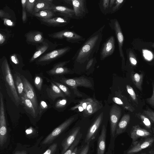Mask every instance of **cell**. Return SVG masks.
Instances as JSON below:
<instances>
[{
	"mask_svg": "<svg viewBox=\"0 0 154 154\" xmlns=\"http://www.w3.org/2000/svg\"><path fill=\"white\" fill-rule=\"evenodd\" d=\"M152 132H153V134L154 136V128H152Z\"/></svg>",
	"mask_w": 154,
	"mask_h": 154,
	"instance_id": "60",
	"label": "cell"
},
{
	"mask_svg": "<svg viewBox=\"0 0 154 154\" xmlns=\"http://www.w3.org/2000/svg\"><path fill=\"white\" fill-rule=\"evenodd\" d=\"M144 115L154 122V111L150 109L143 111Z\"/></svg>",
	"mask_w": 154,
	"mask_h": 154,
	"instance_id": "45",
	"label": "cell"
},
{
	"mask_svg": "<svg viewBox=\"0 0 154 154\" xmlns=\"http://www.w3.org/2000/svg\"><path fill=\"white\" fill-rule=\"evenodd\" d=\"M24 36L28 45L36 47L42 43L45 39L42 32L35 30L29 31L25 34Z\"/></svg>",
	"mask_w": 154,
	"mask_h": 154,
	"instance_id": "10",
	"label": "cell"
},
{
	"mask_svg": "<svg viewBox=\"0 0 154 154\" xmlns=\"http://www.w3.org/2000/svg\"><path fill=\"white\" fill-rule=\"evenodd\" d=\"M75 19L83 18L88 13L86 0H72Z\"/></svg>",
	"mask_w": 154,
	"mask_h": 154,
	"instance_id": "11",
	"label": "cell"
},
{
	"mask_svg": "<svg viewBox=\"0 0 154 154\" xmlns=\"http://www.w3.org/2000/svg\"><path fill=\"white\" fill-rule=\"evenodd\" d=\"M116 0H110L109 7V13H110L112 8Z\"/></svg>",
	"mask_w": 154,
	"mask_h": 154,
	"instance_id": "54",
	"label": "cell"
},
{
	"mask_svg": "<svg viewBox=\"0 0 154 154\" xmlns=\"http://www.w3.org/2000/svg\"><path fill=\"white\" fill-rule=\"evenodd\" d=\"M96 62V59L95 57H94L89 60L87 63L86 67V70L89 69Z\"/></svg>",
	"mask_w": 154,
	"mask_h": 154,
	"instance_id": "47",
	"label": "cell"
},
{
	"mask_svg": "<svg viewBox=\"0 0 154 154\" xmlns=\"http://www.w3.org/2000/svg\"><path fill=\"white\" fill-rule=\"evenodd\" d=\"M129 60L131 63L134 65H135L137 63V61L133 57H129Z\"/></svg>",
	"mask_w": 154,
	"mask_h": 154,
	"instance_id": "55",
	"label": "cell"
},
{
	"mask_svg": "<svg viewBox=\"0 0 154 154\" xmlns=\"http://www.w3.org/2000/svg\"><path fill=\"white\" fill-rule=\"evenodd\" d=\"M0 71L5 82L7 93L14 103L22 105L21 100L16 89L14 81L7 58L3 56L0 59Z\"/></svg>",
	"mask_w": 154,
	"mask_h": 154,
	"instance_id": "2",
	"label": "cell"
},
{
	"mask_svg": "<svg viewBox=\"0 0 154 154\" xmlns=\"http://www.w3.org/2000/svg\"><path fill=\"white\" fill-rule=\"evenodd\" d=\"M103 114L101 113L97 116L88 129L85 140V143L90 142L95 137L103 119Z\"/></svg>",
	"mask_w": 154,
	"mask_h": 154,
	"instance_id": "15",
	"label": "cell"
},
{
	"mask_svg": "<svg viewBox=\"0 0 154 154\" xmlns=\"http://www.w3.org/2000/svg\"><path fill=\"white\" fill-rule=\"evenodd\" d=\"M131 76L132 81L136 87L140 90H142L143 75L136 73L131 75Z\"/></svg>",
	"mask_w": 154,
	"mask_h": 154,
	"instance_id": "31",
	"label": "cell"
},
{
	"mask_svg": "<svg viewBox=\"0 0 154 154\" xmlns=\"http://www.w3.org/2000/svg\"><path fill=\"white\" fill-rule=\"evenodd\" d=\"M43 82V79L41 76L38 75L35 76L34 79V84L38 90H41Z\"/></svg>",
	"mask_w": 154,
	"mask_h": 154,
	"instance_id": "39",
	"label": "cell"
},
{
	"mask_svg": "<svg viewBox=\"0 0 154 154\" xmlns=\"http://www.w3.org/2000/svg\"><path fill=\"white\" fill-rule=\"evenodd\" d=\"M71 49L70 47L67 46L45 53L35 60V63L41 66L48 64L64 55Z\"/></svg>",
	"mask_w": 154,
	"mask_h": 154,
	"instance_id": "3",
	"label": "cell"
},
{
	"mask_svg": "<svg viewBox=\"0 0 154 154\" xmlns=\"http://www.w3.org/2000/svg\"><path fill=\"white\" fill-rule=\"evenodd\" d=\"M70 61V60L60 62L55 64L53 67L46 72L50 75L54 76L69 74L72 70L69 68L65 66Z\"/></svg>",
	"mask_w": 154,
	"mask_h": 154,
	"instance_id": "18",
	"label": "cell"
},
{
	"mask_svg": "<svg viewBox=\"0 0 154 154\" xmlns=\"http://www.w3.org/2000/svg\"><path fill=\"white\" fill-rule=\"evenodd\" d=\"M57 143H53L42 154H54L57 150Z\"/></svg>",
	"mask_w": 154,
	"mask_h": 154,
	"instance_id": "43",
	"label": "cell"
},
{
	"mask_svg": "<svg viewBox=\"0 0 154 154\" xmlns=\"http://www.w3.org/2000/svg\"><path fill=\"white\" fill-rule=\"evenodd\" d=\"M41 24L49 27H61L68 24L71 19L65 17H56L49 19H44L37 18Z\"/></svg>",
	"mask_w": 154,
	"mask_h": 154,
	"instance_id": "14",
	"label": "cell"
},
{
	"mask_svg": "<svg viewBox=\"0 0 154 154\" xmlns=\"http://www.w3.org/2000/svg\"><path fill=\"white\" fill-rule=\"evenodd\" d=\"M48 104L45 101H40L38 109V113L40 116L43 112L48 109Z\"/></svg>",
	"mask_w": 154,
	"mask_h": 154,
	"instance_id": "44",
	"label": "cell"
},
{
	"mask_svg": "<svg viewBox=\"0 0 154 154\" xmlns=\"http://www.w3.org/2000/svg\"><path fill=\"white\" fill-rule=\"evenodd\" d=\"M61 45L62 44H57L56 42L53 43L45 38L42 43L36 47L35 51L29 60V62H32L45 53L54 50L57 46Z\"/></svg>",
	"mask_w": 154,
	"mask_h": 154,
	"instance_id": "8",
	"label": "cell"
},
{
	"mask_svg": "<svg viewBox=\"0 0 154 154\" xmlns=\"http://www.w3.org/2000/svg\"><path fill=\"white\" fill-rule=\"evenodd\" d=\"M3 21L4 24L6 26L10 27H14L15 25L14 22L12 19L3 18L2 19Z\"/></svg>",
	"mask_w": 154,
	"mask_h": 154,
	"instance_id": "46",
	"label": "cell"
},
{
	"mask_svg": "<svg viewBox=\"0 0 154 154\" xmlns=\"http://www.w3.org/2000/svg\"><path fill=\"white\" fill-rule=\"evenodd\" d=\"M124 2L123 0H116L110 13L113 14L117 11L120 8Z\"/></svg>",
	"mask_w": 154,
	"mask_h": 154,
	"instance_id": "40",
	"label": "cell"
},
{
	"mask_svg": "<svg viewBox=\"0 0 154 154\" xmlns=\"http://www.w3.org/2000/svg\"><path fill=\"white\" fill-rule=\"evenodd\" d=\"M106 130L105 126L103 125L99 137L97 149V154H104L106 146Z\"/></svg>",
	"mask_w": 154,
	"mask_h": 154,
	"instance_id": "22",
	"label": "cell"
},
{
	"mask_svg": "<svg viewBox=\"0 0 154 154\" xmlns=\"http://www.w3.org/2000/svg\"><path fill=\"white\" fill-rule=\"evenodd\" d=\"M13 154H27L26 151H17Z\"/></svg>",
	"mask_w": 154,
	"mask_h": 154,
	"instance_id": "56",
	"label": "cell"
},
{
	"mask_svg": "<svg viewBox=\"0 0 154 154\" xmlns=\"http://www.w3.org/2000/svg\"><path fill=\"white\" fill-rule=\"evenodd\" d=\"M94 99L91 98H88L86 99H83L79 102V103L74 106L72 107L70 109L71 110H73L77 109V108L79 106L82 107L85 111L87 107L89 104L92 102Z\"/></svg>",
	"mask_w": 154,
	"mask_h": 154,
	"instance_id": "33",
	"label": "cell"
},
{
	"mask_svg": "<svg viewBox=\"0 0 154 154\" xmlns=\"http://www.w3.org/2000/svg\"><path fill=\"white\" fill-rule=\"evenodd\" d=\"M67 4L72 6V0H65L63 1Z\"/></svg>",
	"mask_w": 154,
	"mask_h": 154,
	"instance_id": "58",
	"label": "cell"
},
{
	"mask_svg": "<svg viewBox=\"0 0 154 154\" xmlns=\"http://www.w3.org/2000/svg\"><path fill=\"white\" fill-rule=\"evenodd\" d=\"M149 152L150 154H154V148L150 150Z\"/></svg>",
	"mask_w": 154,
	"mask_h": 154,
	"instance_id": "59",
	"label": "cell"
},
{
	"mask_svg": "<svg viewBox=\"0 0 154 154\" xmlns=\"http://www.w3.org/2000/svg\"><path fill=\"white\" fill-rule=\"evenodd\" d=\"M121 114V109L119 106L116 104L112 106L110 111V118L111 132L112 137L115 135L116 128Z\"/></svg>",
	"mask_w": 154,
	"mask_h": 154,
	"instance_id": "12",
	"label": "cell"
},
{
	"mask_svg": "<svg viewBox=\"0 0 154 154\" xmlns=\"http://www.w3.org/2000/svg\"><path fill=\"white\" fill-rule=\"evenodd\" d=\"M14 77L15 87L20 98L24 93V85L21 76L18 73L16 72L14 74Z\"/></svg>",
	"mask_w": 154,
	"mask_h": 154,
	"instance_id": "29",
	"label": "cell"
},
{
	"mask_svg": "<svg viewBox=\"0 0 154 154\" xmlns=\"http://www.w3.org/2000/svg\"><path fill=\"white\" fill-rule=\"evenodd\" d=\"M148 103L154 107V85H153V93L152 96L147 99Z\"/></svg>",
	"mask_w": 154,
	"mask_h": 154,
	"instance_id": "51",
	"label": "cell"
},
{
	"mask_svg": "<svg viewBox=\"0 0 154 154\" xmlns=\"http://www.w3.org/2000/svg\"><path fill=\"white\" fill-rule=\"evenodd\" d=\"M48 36L54 39H65L68 42L72 43H80L84 41L85 38L74 31L64 29L48 34Z\"/></svg>",
	"mask_w": 154,
	"mask_h": 154,
	"instance_id": "4",
	"label": "cell"
},
{
	"mask_svg": "<svg viewBox=\"0 0 154 154\" xmlns=\"http://www.w3.org/2000/svg\"><path fill=\"white\" fill-rule=\"evenodd\" d=\"M130 116L129 114L123 115L118 124L116 128V135L120 134L126 130L130 121Z\"/></svg>",
	"mask_w": 154,
	"mask_h": 154,
	"instance_id": "24",
	"label": "cell"
},
{
	"mask_svg": "<svg viewBox=\"0 0 154 154\" xmlns=\"http://www.w3.org/2000/svg\"><path fill=\"white\" fill-rule=\"evenodd\" d=\"M141 154H146V153H142Z\"/></svg>",
	"mask_w": 154,
	"mask_h": 154,
	"instance_id": "61",
	"label": "cell"
},
{
	"mask_svg": "<svg viewBox=\"0 0 154 154\" xmlns=\"http://www.w3.org/2000/svg\"><path fill=\"white\" fill-rule=\"evenodd\" d=\"M21 77L24 85V93L32 103L37 113L38 105L35 91L29 82L24 77Z\"/></svg>",
	"mask_w": 154,
	"mask_h": 154,
	"instance_id": "13",
	"label": "cell"
},
{
	"mask_svg": "<svg viewBox=\"0 0 154 154\" xmlns=\"http://www.w3.org/2000/svg\"><path fill=\"white\" fill-rule=\"evenodd\" d=\"M36 0H27L26 9V11L32 15L34 12V9Z\"/></svg>",
	"mask_w": 154,
	"mask_h": 154,
	"instance_id": "35",
	"label": "cell"
},
{
	"mask_svg": "<svg viewBox=\"0 0 154 154\" xmlns=\"http://www.w3.org/2000/svg\"><path fill=\"white\" fill-rule=\"evenodd\" d=\"M116 47L114 37L111 35L107 38L102 45L100 51V58L103 60L111 56L114 52Z\"/></svg>",
	"mask_w": 154,
	"mask_h": 154,
	"instance_id": "9",
	"label": "cell"
},
{
	"mask_svg": "<svg viewBox=\"0 0 154 154\" xmlns=\"http://www.w3.org/2000/svg\"><path fill=\"white\" fill-rule=\"evenodd\" d=\"M27 0H22L21 3L22 7V19L23 23H26L27 20L26 11V9Z\"/></svg>",
	"mask_w": 154,
	"mask_h": 154,
	"instance_id": "38",
	"label": "cell"
},
{
	"mask_svg": "<svg viewBox=\"0 0 154 154\" xmlns=\"http://www.w3.org/2000/svg\"><path fill=\"white\" fill-rule=\"evenodd\" d=\"M51 81L57 86L66 96L69 97L70 96V92L69 88L67 87L61 83L54 80H52Z\"/></svg>",
	"mask_w": 154,
	"mask_h": 154,
	"instance_id": "36",
	"label": "cell"
},
{
	"mask_svg": "<svg viewBox=\"0 0 154 154\" xmlns=\"http://www.w3.org/2000/svg\"><path fill=\"white\" fill-rule=\"evenodd\" d=\"M50 10L53 11L55 13H57L61 16L71 19H75L73 9L67 7L54 4L51 6Z\"/></svg>",
	"mask_w": 154,
	"mask_h": 154,
	"instance_id": "20",
	"label": "cell"
},
{
	"mask_svg": "<svg viewBox=\"0 0 154 154\" xmlns=\"http://www.w3.org/2000/svg\"><path fill=\"white\" fill-rule=\"evenodd\" d=\"M67 103V100L64 98L57 100L55 104V108L57 109L62 108L64 107Z\"/></svg>",
	"mask_w": 154,
	"mask_h": 154,
	"instance_id": "42",
	"label": "cell"
},
{
	"mask_svg": "<svg viewBox=\"0 0 154 154\" xmlns=\"http://www.w3.org/2000/svg\"><path fill=\"white\" fill-rule=\"evenodd\" d=\"M79 150L78 149L77 147H76L74 149V150L71 153V154H78Z\"/></svg>",
	"mask_w": 154,
	"mask_h": 154,
	"instance_id": "57",
	"label": "cell"
},
{
	"mask_svg": "<svg viewBox=\"0 0 154 154\" xmlns=\"http://www.w3.org/2000/svg\"><path fill=\"white\" fill-rule=\"evenodd\" d=\"M14 36L12 31L8 29H2L0 30V45L3 46L7 44Z\"/></svg>",
	"mask_w": 154,
	"mask_h": 154,
	"instance_id": "26",
	"label": "cell"
},
{
	"mask_svg": "<svg viewBox=\"0 0 154 154\" xmlns=\"http://www.w3.org/2000/svg\"><path fill=\"white\" fill-rule=\"evenodd\" d=\"M9 61L13 68H22L24 65L21 56L18 54L13 53L11 55Z\"/></svg>",
	"mask_w": 154,
	"mask_h": 154,
	"instance_id": "28",
	"label": "cell"
},
{
	"mask_svg": "<svg viewBox=\"0 0 154 154\" xmlns=\"http://www.w3.org/2000/svg\"></svg>",
	"mask_w": 154,
	"mask_h": 154,
	"instance_id": "62",
	"label": "cell"
},
{
	"mask_svg": "<svg viewBox=\"0 0 154 154\" xmlns=\"http://www.w3.org/2000/svg\"><path fill=\"white\" fill-rule=\"evenodd\" d=\"M80 129L81 128L79 126L74 128L63 140L61 143L62 150L61 154H63L72 145L80 132Z\"/></svg>",
	"mask_w": 154,
	"mask_h": 154,
	"instance_id": "19",
	"label": "cell"
},
{
	"mask_svg": "<svg viewBox=\"0 0 154 154\" xmlns=\"http://www.w3.org/2000/svg\"><path fill=\"white\" fill-rule=\"evenodd\" d=\"M112 99L114 102L117 104L122 105L123 106H124L125 107V106H124V104L123 102L120 98L117 97H114L112 98Z\"/></svg>",
	"mask_w": 154,
	"mask_h": 154,
	"instance_id": "52",
	"label": "cell"
},
{
	"mask_svg": "<svg viewBox=\"0 0 154 154\" xmlns=\"http://www.w3.org/2000/svg\"><path fill=\"white\" fill-rule=\"evenodd\" d=\"M20 98L22 104L26 111L34 118H35L37 116V114L31 100L28 98L24 93Z\"/></svg>",
	"mask_w": 154,
	"mask_h": 154,
	"instance_id": "23",
	"label": "cell"
},
{
	"mask_svg": "<svg viewBox=\"0 0 154 154\" xmlns=\"http://www.w3.org/2000/svg\"><path fill=\"white\" fill-rule=\"evenodd\" d=\"M105 25L92 33L78 49L72 59L75 63L83 64L96 55L103 39V32Z\"/></svg>",
	"mask_w": 154,
	"mask_h": 154,
	"instance_id": "1",
	"label": "cell"
},
{
	"mask_svg": "<svg viewBox=\"0 0 154 154\" xmlns=\"http://www.w3.org/2000/svg\"><path fill=\"white\" fill-rule=\"evenodd\" d=\"M32 15L36 18L44 19H49L53 18V17L55 16V13L51 10H45L34 13Z\"/></svg>",
	"mask_w": 154,
	"mask_h": 154,
	"instance_id": "30",
	"label": "cell"
},
{
	"mask_svg": "<svg viewBox=\"0 0 154 154\" xmlns=\"http://www.w3.org/2000/svg\"><path fill=\"white\" fill-rule=\"evenodd\" d=\"M143 55L146 59L148 60H150L152 59V55L150 51L146 50H143Z\"/></svg>",
	"mask_w": 154,
	"mask_h": 154,
	"instance_id": "49",
	"label": "cell"
},
{
	"mask_svg": "<svg viewBox=\"0 0 154 154\" xmlns=\"http://www.w3.org/2000/svg\"><path fill=\"white\" fill-rule=\"evenodd\" d=\"M52 0H36L34 13L45 10H49L54 4ZM33 13V14H34Z\"/></svg>",
	"mask_w": 154,
	"mask_h": 154,
	"instance_id": "25",
	"label": "cell"
},
{
	"mask_svg": "<svg viewBox=\"0 0 154 154\" xmlns=\"http://www.w3.org/2000/svg\"><path fill=\"white\" fill-rule=\"evenodd\" d=\"M102 107V104L97 100L93 101L89 104L86 110L84 111L86 116H88L96 112Z\"/></svg>",
	"mask_w": 154,
	"mask_h": 154,
	"instance_id": "27",
	"label": "cell"
},
{
	"mask_svg": "<svg viewBox=\"0 0 154 154\" xmlns=\"http://www.w3.org/2000/svg\"><path fill=\"white\" fill-rule=\"evenodd\" d=\"M137 115L138 117L140 119L145 126L148 129H150L151 128V124L149 119L145 115L140 113Z\"/></svg>",
	"mask_w": 154,
	"mask_h": 154,
	"instance_id": "37",
	"label": "cell"
},
{
	"mask_svg": "<svg viewBox=\"0 0 154 154\" xmlns=\"http://www.w3.org/2000/svg\"><path fill=\"white\" fill-rule=\"evenodd\" d=\"M154 142V137H149L141 139L132 145L127 152V154H134L151 146Z\"/></svg>",
	"mask_w": 154,
	"mask_h": 154,
	"instance_id": "16",
	"label": "cell"
},
{
	"mask_svg": "<svg viewBox=\"0 0 154 154\" xmlns=\"http://www.w3.org/2000/svg\"><path fill=\"white\" fill-rule=\"evenodd\" d=\"M110 0H100L98 4L100 10L104 15L109 13V7Z\"/></svg>",
	"mask_w": 154,
	"mask_h": 154,
	"instance_id": "32",
	"label": "cell"
},
{
	"mask_svg": "<svg viewBox=\"0 0 154 154\" xmlns=\"http://www.w3.org/2000/svg\"><path fill=\"white\" fill-rule=\"evenodd\" d=\"M0 17L1 19L5 18L10 19L11 18L9 14L2 9L0 10Z\"/></svg>",
	"mask_w": 154,
	"mask_h": 154,
	"instance_id": "48",
	"label": "cell"
},
{
	"mask_svg": "<svg viewBox=\"0 0 154 154\" xmlns=\"http://www.w3.org/2000/svg\"><path fill=\"white\" fill-rule=\"evenodd\" d=\"M126 88L128 93L132 99L136 103L138 102L135 93L133 88L128 85H126Z\"/></svg>",
	"mask_w": 154,
	"mask_h": 154,
	"instance_id": "41",
	"label": "cell"
},
{
	"mask_svg": "<svg viewBox=\"0 0 154 154\" xmlns=\"http://www.w3.org/2000/svg\"><path fill=\"white\" fill-rule=\"evenodd\" d=\"M82 136V134L80 132L74 141L63 154H71L75 147L79 143Z\"/></svg>",
	"mask_w": 154,
	"mask_h": 154,
	"instance_id": "34",
	"label": "cell"
},
{
	"mask_svg": "<svg viewBox=\"0 0 154 154\" xmlns=\"http://www.w3.org/2000/svg\"><path fill=\"white\" fill-rule=\"evenodd\" d=\"M76 117L75 116L70 117L55 128L44 139L42 143V144H47L52 143L54 140L74 122L75 120Z\"/></svg>",
	"mask_w": 154,
	"mask_h": 154,
	"instance_id": "6",
	"label": "cell"
},
{
	"mask_svg": "<svg viewBox=\"0 0 154 154\" xmlns=\"http://www.w3.org/2000/svg\"><path fill=\"white\" fill-rule=\"evenodd\" d=\"M50 83V88L47 89V91L48 97L54 101L58 97L64 98L66 97V95L57 86L51 81Z\"/></svg>",
	"mask_w": 154,
	"mask_h": 154,
	"instance_id": "21",
	"label": "cell"
},
{
	"mask_svg": "<svg viewBox=\"0 0 154 154\" xmlns=\"http://www.w3.org/2000/svg\"><path fill=\"white\" fill-rule=\"evenodd\" d=\"M108 24L115 32L118 43L120 56L122 58V64H124L125 59L122 49L124 38L121 26L118 20L116 18L110 20Z\"/></svg>",
	"mask_w": 154,
	"mask_h": 154,
	"instance_id": "7",
	"label": "cell"
},
{
	"mask_svg": "<svg viewBox=\"0 0 154 154\" xmlns=\"http://www.w3.org/2000/svg\"><path fill=\"white\" fill-rule=\"evenodd\" d=\"M35 130L32 127H30L27 129L25 131L26 135L28 136H31L34 134Z\"/></svg>",
	"mask_w": 154,
	"mask_h": 154,
	"instance_id": "53",
	"label": "cell"
},
{
	"mask_svg": "<svg viewBox=\"0 0 154 154\" xmlns=\"http://www.w3.org/2000/svg\"><path fill=\"white\" fill-rule=\"evenodd\" d=\"M60 81L71 88L75 94L79 97H82V95L78 91L77 88V87L82 86L88 88L92 87L90 81L83 76L71 79L62 78L60 80Z\"/></svg>",
	"mask_w": 154,
	"mask_h": 154,
	"instance_id": "5",
	"label": "cell"
},
{
	"mask_svg": "<svg viewBox=\"0 0 154 154\" xmlns=\"http://www.w3.org/2000/svg\"><path fill=\"white\" fill-rule=\"evenodd\" d=\"M131 137L132 139V145L135 144L140 138L143 139L150 137L152 134L148 131L143 128L139 125L133 126L131 132Z\"/></svg>",
	"mask_w": 154,
	"mask_h": 154,
	"instance_id": "17",
	"label": "cell"
},
{
	"mask_svg": "<svg viewBox=\"0 0 154 154\" xmlns=\"http://www.w3.org/2000/svg\"><path fill=\"white\" fill-rule=\"evenodd\" d=\"M90 143H86V144L82 148L79 154H87L89 147Z\"/></svg>",
	"mask_w": 154,
	"mask_h": 154,
	"instance_id": "50",
	"label": "cell"
}]
</instances>
